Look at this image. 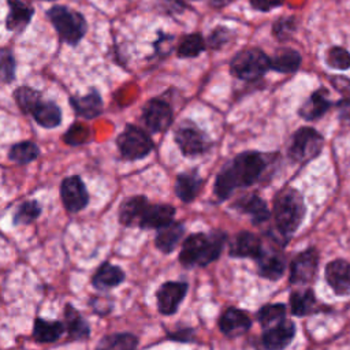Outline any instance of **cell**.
Masks as SVG:
<instances>
[{
    "label": "cell",
    "instance_id": "49",
    "mask_svg": "<svg viewBox=\"0 0 350 350\" xmlns=\"http://www.w3.org/2000/svg\"><path fill=\"white\" fill-rule=\"evenodd\" d=\"M231 0H211V4L213 7H223L226 4H228Z\"/></svg>",
    "mask_w": 350,
    "mask_h": 350
},
{
    "label": "cell",
    "instance_id": "24",
    "mask_svg": "<svg viewBox=\"0 0 350 350\" xmlns=\"http://www.w3.org/2000/svg\"><path fill=\"white\" fill-rule=\"evenodd\" d=\"M331 107V101L328 100L327 89L321 88L313 92L308 100L299 107L298 113L305 120H316L321 118Z\"/></svg>",
    "mask_w": 350,
    "mask_h": 350
},
{
    "label": "cell",
    "instance_id": "43",
    "mask_svg": "<svg viewBox=\"0 0 350 350\" xmlns=\"http://www.w3.org/2000/svg\"><path fill=\"white\" fill-rule=\"evenodd\" d=\"M89 306L97 316H107L113 309V301L111 297L94 295L89 301Z\"/></svg>",
    "mask_w": 350,
    "mask_h": 350
},
{
    "label": "cell",
    "instance_id": "8",
    "mask_svg": "<svg viewBox=\"0 0 350 350\" xmlns=\"http://www.w3.org/2000/svg\"><path fill=\"white\" fill-rule=\"evenodd\" d=\"M323 144L324 139L319 131L312 127H301L291 138L288 154L294 161L304 164L319 156Z\"/></svg>",
    "mask_w": 350,
    "mask_h": 350
},
{
    "label": "cell",
    "instance_id": "5",
    "mask_svg": "<svg viewBox=\"0 0 350 350\" xmlns=\"http://www.w3.org/2000/svg\"><path fill=\"white\" fill-rule=\"evenodd\" d=\"M271 68V59L258 48L239 51L230 62V71L243 81H256Z\"/></svg>",
    "mask_w": 350,
    "mask_h": 350
},
{
    "label": "cell",
    "instance_id": "44",
    "mask_svg": "<svg viewBox=\"0 0 350 350\" xmlns=\"http://www.w3.org/2000/svg\"><path fill=\"white\" fill-rule=\"evenodd\" d=\"M250 5L257 10V11H262V12H268L272 8L280 7L284 4V0H249Z\"/></svg>",
    "mask_w": 350,
    "mask_h": 350
},
{
    "label": "cell",
    "instance_id": "16",
    "mask_svg": "<svg viewBox=\"0 0 350 350\" xmlns=\"http://www.w3.org/2000/svg\"><path fill=\"white\" fill-rule=\"evenodd\" d=\"M295 336V325L293 321L282 323L267 328L262 335V346L265 350H284Z\"/></svg>",
    "mask_w": 350,
    "mask_h": 350
},
{
    "label": "cell",
    "instance_id": "33",
    "mask_svg": "<svg viewBox=\"0 0 350 350\" xmlns=\"http://www.w3.org/2000/svg\"><path fill=\"white\" fill-rule=\"evenodd\" d=\"M290 306H291V313L294 316H306L314 310L316 306V298L312 290L304 288V290H297L290 295Z\"/></svg>",
    "mask_w": 350,
    "mask_h": 350
},
{
    "label": "cell",
    "instance_id": "42",
    "mask_svg": "<svg viewBox=\"0 0 350 350\" xmlns=\"http://www.w3.org/2000/svg\"><path fill=\"white\" fill-rule=\"evenodd\" d=\"M231 37H232V31L228 27L217 26L211 31L208 37V46L212 49H220L230 42Z\"/></svg>",
    "mask_w": 350,
    "mask_h": 350
},
{
    "label": "cell",
    "instance_id": "13",
    "mask_svg": "<svg viewBox=\"0 0 350 350\" xmlns=\"http://www.w3.org/2000/svg\"><path fill=\"white\" fill-rule=\"evenodd\" d=\"M175 217V206L170 204H148L138 219V227L142 230H159Z\"/></svg>",
    "mask_w": 350,
    "mask_h": 350
},
{
    "label": "cell",
    "instance_id": "48",
    "mask_svg": "<svg viewBox=\"0 0 350 350\" xmlns=\"http://www.w3.org/2000/svg\"><path fill=\"white\" fill-rule=\"evenodd\" d=\"M340 118L350 120V97H346L338 103Z\"/></svg>",
    "mask_w": 350,
    "mask_h": 350
},
{
    "label": "cell",
    "instance_id": "38",
    "mask_svg": "<svg viewBox=\"0 0 350 350\" xmlns=\"http://www.w3.org/2000/svg\"><path fill=\"white\" fill-rule=\"evenodd\" d=\"M90 139V129L83 123H74L63 135V141L70 146H79Z\"/></svg>",
    "mask_w": 350,
    "mask_h": 350
},
{
    "label": "cell",
    "instance_id": "2",
    "mask_svg": "<svg viewBox=\"0 0 350 350\" xmlns=\"http://www.w3.org/2000/svg\"><path fill=\"white\" fill-rule=\"evenodd\" d=\"M224 243L226 234L221 231L190 234L182 242L178 260L185 268L206 267L219 258Z\"/></svg>",
    "mask_w": 350,
    "mask_h": 350
},
{
    "label": "cell",
    "instance_id": "28",
    "mask_svg": "<svg viewBox=\"0 0 350 350\" xmlns=\"http://www.w3.org/2000/svg\"><path fill=\"white\" fill-rule=\"evenodd\" d=\"M139 339L131 332H112L100 338L94 350H137Z\"/></svg>",
    "mask_w": 350,
    "mask_h": 350
},
{
    "label": "cell",
    "instance_id": "15",
    "mask_svg": "<svg viewBox=\"0 0 350 350\" xmlns=\"http://www.w3.org/2000/svg\"><path fill=\"white\" fill-rule=\"evenodd\" d=\"M325 280L338 295L350 294V262L342 258L334 260L325 267Z\"/></svg>",
    "mask_w": 350,
    "mask_h": 350
},
{
    "label": "cell",
    "instance_id": "50",
    "mask_svg": "<svg viewBox=\"0 0 350 350\" xmlns=\"http://www.w3.org/2000/svg\"><path fill=\"white\" fill-rule=\"evenodd\" d=\"M44 1H55V0H44Z\"/></svg>",
    "mask_w": 350,
    "mask_h": 350
},
{
    "label": "cell",
    "instance_id": "10",
    "mask_svg": "<svg viewBox=\"0 0 350 350\" xmlns=\"http://www.w3.org/2000/svg\"><path fill=\"white\" fill-rule=\"evenodd\" d=\"M60 198L68 213H78L88 206L89 193L79 175H70L62 180Z\"/></svg>",
    "mask_w": 350,
    "mask_h": 350
},
{
    "label": "cell",
    "instance_id": "26",
    "mask_svg": "<svg viewBox=\"0 0 350 350\" xmlns=\"http://www.w3.org/2000/svg\"><path fill=\"white\" fill-rule=\"evenodd\" d=\"M66 325L59 320L36 317L33 324V338L38 343H55L64 334Z\"/></svg>",
    "mask_w": 350,
    "mask_h": 350
},
{
    "label": "cell",
    "instance_id": "37",
    "mask_svg": "<svg viewBox=\"0 0 350 350\" xmlns=\"http://www.w3.org/2000/svg\"><path fill=\"white\" fill-rule=\"evenodd\" d=\"M14 98L23 113H31L36 105L41 101V93L31 86H19L14 92Z\"/></svg>",
    "mask_w": 350,
    "mask_h": 350
},
{
    "label": "cell",
    "instance_id": "11",
    "mask_svg": "<svg viewBox=\"0 0 350 350\" xmlns=\"http://www.w3.org/2000/svg\"><path fill=\"white\" fill-rule=\"evenodd\" d=\"M189 290L186 282H164L156 290V305L159 313L163 316H171L178 312L179 305L185 299Z\"/></svg>",
    "mask_w": 350,
    "mask_h": 350
},
{
    "label": "cell",
    "instance_id": "35",
    "mask_svg": "<svg viewBox=\"0 0 350 350\" xmlns=\"http://www.w3.org/2000/svg\"><path fill=\"white\" fill-rule=\"evenodd\" d=\"M41 215V204L38 200H26L18 205L14 216V226H25L33 223Z\"/></svg>",
    "mask_w": 350,
    "mask_h": 350
},
{
    "label": "cell",
    "instance_id": "32",
    "mask_svg": "<svg viewBox=\"0 0 350 350\" xmlns=\"http://www.w3.org/2000/svg\"><path fill=\"white\" fill-rule=\"evenodd\" d=\"M38 156H40V148L33 141L16 142L8 150V159L21 165L33 163Z\"/></svg>",
    "mask_w": 350,
    "mask_h": 350
},
{
    "label": "cell",
    "instance_id": "25",
    "mask_svg": "<svg viewBox=\"0 0 350 350\" xmlns=\"http://www.w3.org/2000/svg\"><path fill=\"white\" fill-rule=\"evenodd\" d=\"M149 204V200L145 196L137 194V196H130L124 198L118 211V219L122 226L131 227L138 223V219L141 213L144 212L145 206Z\"/></svg>",
    "mask_w": 350,
    "mask_h": 350
},
{
    "label": "cell",
    "instance_id": "27",
    "mask_svg": "<svg viewBox=\"0 0 350 350\" xmlns=\"http://www.w3.org/2000/svg\"><path fill=\"white\" fill-rule=\"evenodd\" d=\"M34 122L44 129H55L62 123V109L53 101H40L30 113Z\"/></svg>",
    "mask_w": 350,
    "mask_h": 350
},
{
    "label": "cell",
    "instance_id": "7",
    "mask_svg": "<svg viewBox=\"0 0 350 350\" xmlns=\"http://www.w3.org/2000/svg\"><path fill=\"white\" fill-rule=\"evenodd\" d=\"M174 141L180 153L186 157L204 154L212 146V141L205 134V131H202L196 123L190 120H185L176 127L174 133Z\"/></svg>",
    "mask_w": 350,
    "mask_h": 350
},
{
    "label": "cell",
    "instance_id": "36",
    "mask_svg": "<svg viewBox=\"0 0 350 350\" xmlns=\"http://www.w3.org/2000/svg\"><path fill=\"white\" fill-rule=\"evenodd\" d=\"M286 306L283 304H268L257 312L258 323L267 329L284 320Z\"/></svg>",
    "mask_w": 350,
    "mask_h": 350
},
{
    "label": "cell",
    "instance_id": "12",
    "mask_svg": "<svg viewBox=\"0 0 350 350\" xmlns=\"http://www.w3.org/2000/svg\"><path fill=\"white\" fill-rule=\"evenodd\" d=\"M319 267V253L314 247H309L299 254L291 262L290 282L293 284H308L316 278Z\"/></svg>",
    "mask_w": 350,
    "mask_h": 350
},
{
    "label": "cell",
    "instance_id": "40",
    "mask_svg": "<svg viewBox=\"0 0 350 350\" xmlns=\"http://www.w3.org/2000/svg\"><path fill=\"white\" fill-rule=\"evenodd\" d=\"M297 29V21L294 16H283V18H279L273 26H272V34L280 40V41H284V40H288L293 33Z\"/></svg>",
    "mask_w": 350,
    "mask_h": 350
},
{
    "label": "cell",
    "instance_id": "19",
    "mask_svg": "<svg viewBox=\"0 0 350 350\" xmlns=\"http://www.w3.org/2000/svg\"><path fill=\"white\" fill-rule=\"evenodd\" d=\"M68 101L74 112L83 119H94L103 113V98L94 89L83 96H71Z\"/></svg>",
    "mask_w": 350,
    "mask_h": 350
},
{
    "label": "cell",
    "instance_id": "29",
    "mask_svg": "<svg viewBox=\"0 0 350 350\" xmlns=\"http://www.w3.org/2000/svg\"><path fill=\"white\" fill-rule=\"evenodd\" d=\"M234 208L243 213L250 215L254 224L262 223L269 217V211L265 201L260 198L257 194H249L237 200Z\"/></svg>",
    "mask_w": 350,
    "mask_h": 350
},
{
    "label": "cell",
    "instance_id": "39",
    "mask_svg": "<svg viewBox=\"0 0 350 350\" xmlns=\"http://www.w3.org/2000/svg\"><path fill=\"white\" fill-rule=\"evenodd\" d=\"M325 63L334 70L350 68V52L342 46H331L325 55Z\"/></svg>",
    "mask_w": 350,
    "mask_h": 350
},
{
    "label": "cell",
    "instance_id": "17",
    "mask_svg": "<svg viewBox=\"0 0 350 350\" xmlns=\"http://www.w3.org/2000/svg\"><path fill=\"white\" fill-rule=\"evenodd\" d=\"M202 186H204V179L200 176L198 171L194 168L176 175L174 190L176 197L182 202L189 204L197 198Z\"/></svg>",
    "mask_w": 350,
    "mask_h": 350
},
{
    "label": "cell",
    "instance_id": "34",
    "mask_svg": "<svg viewBox=\"0 0 350 350\" xmlns=\"http://www.w3.org/2000/svg\"><path fill=\"white\" fill-rule=\"evenodd\" d=\"M206 42L200 33H190L182 37L178 44L176 55L178 57L187 59V57H197L202 51H205Z\"/></svg>",
    "mask_w": 350,
    "mask_h": 350
},
{
    "label": "cell",
    "instance_id": "22",
    "mask_svg": "<svg viewBox=\"0 0 350 350\" xmlns=\"http://www.w3.org/2000/svg\"><path fill=\"white\" fill-rule=\"evenodd\" d=\"M64 325L71 340H85L90 336V325L72 304L64 306Z\"/></svg>",
    "mask_w": 350,
    "mask_h": 350
},
{
    "label": "cell",
    "instance_id": "20",
    "mask_svg": "<svg viewBox=\"0 0 350 350\" xmlns=\"http://www.w3.org/2000/svg\"><path fill=\"white\" fill-rule=\"evenodd\" d=\"M185 235V226L182 221H171L170 224L157 230L154 237V246L164 254L172 253Z\"/></svg>",
    "mask_w": 350,
    "mask_h": 350
},
{
    "label": "cell",
    "instance_id": "18",
    "mask_svg": "<svg viewBox=\"0 0 350 350\" xmlns=\"http://www.w3.org/2000/svg\"><path fill=\"white\" fill-rule=\"evenodd\" d=\"M124 280H126V273L120 267L111 264L109 261H104L98 265L90 282L96 290L107 291L109 288L118 287Z\"/></svg>",
    "mask_w": 350,
    "mask_h": 350
},
{
    "label": "cell",
    "instance_id": "3",
    "mask_svg": "<svg viewBox=\"0 0 350 350\" xmlns=\"http://www.w3.org/2000/svg\"><path fill=\"white\" fill-rule=\"evenodd\" d=\"M305 212L304 198L298 190L284 187L276 193L273 198V217L283 237H290L299 228Z\"/></svg>",
    "mask_w": 350,
    "mask_h": 350
},
{
    "label": "cell",
    "instance_id": "23",
    "mask_svg": "<svg viewBox=\"0 0 350 350\" xmlns=\"http://www.w3.org/2000/svg\"><path fill=\"white\" fill-rule=\"evenodd\" d=\"M8 15L5 18V27L10 31H22L31 21L34 10L22 0H7Z\"/></svg>",
    "mask_w": 350,
    "mask_h": 350
},
{
    "label": "cell",
    "instance_id": "9",
    "mask_svg": "<svg viewBox=\"0 0 350 350\" xmlns=\"http://www.w3.org/2000/svg\"><path fill=\"white\" fill-rule=\"evenodd\" d=\"M174 120V111L170 103L163 98L153 97L145 103L142 108V122L150 133H164Z\"/></svg>",
    "mask_w": 350,
    "mask_h": 350
},
{
    "label": "cell",
    "instance_id": "47",
    "mask_svg": "<svg viewBox=\"0 0 350 350\" xmlns=\"http://www.w3.org/2000/svg\"><path fill=\"white\" fill-rule=\"evenodd\" d=\"M332 85L336 88V90L342 93H350V79L342 78V77H335L331 79Z\"/></svg>",
    "mask_w": 350,
    "mask_h": 350
},
{
    "label": "cell",
    "instance_id": "30",
    "mask_svg": "<svg viewBox=\"0 0 350 350\" xmlns=\"http://www.w3.org/2000/svg\"><path fill=\"white\" fill-rule=\"evenodd\" d=\"M301 62H302V57L298 53V51L283 46L276 49L273 57L271 59V68L276 72L293 74L299 68Z\"/></svg>",
    "mask_w": 350,
    "mask_h": 350
},
{
    "label": "cell",
    "instance_id": "21",
    "mask_svg": "<svg viewBox=\"0 0 350 350\" xmlns=\"http://www.w3.org/2000/svg\"><path fill=\"white\" fill-rule=\"evenodd\" d=\"M262 253L261 239L249 231L239 232L230 246L231 257H250L258 258Z\"/></svg>",
    "mask_w": 350,
    "mask_h": 350
},
{
    "label": "cell",
    "instance_id": "45",
    "mask_svg": "<svg viewBox=\"0 0 350 350\" xmlns=\"http://www.w3.org/2000/svg\"><path fill=\"white\" fill-rule=\"evenodd\" d=\"M167 336L171 340L187 343V342L194 340V329L193 328H182V329H178V331H174V332H168Z\"/></svg>",
    "mask_w": 350,
    "mask_h": 350
},
{
    "label": "cell",
    "instance_id": "41",
    "mask_svg": "<svg viewBox=\"0 0 350 350\" xmlns=\"http://www.w3.org/2000/svg\"><path fill=\"white\" fill-rule=\"evenodd\" d=\"M16 63L15 57L10 51H4L0 53V81L5 83H11L15 79Z\"/></svg>",
    "mask_w": 350,
    "mask_h": 350
},
{
    "label": "cell",
    "instance_id": "31",
    "mask_svg": "<svg viewBox=\"0 0 350 350\" xmlns=\"http://www.w3.org/2000/svg\"><path fill=\"white\" fill-rule=\"evenodd\" d=\"M257 262H258V273L265 279L278 280L284 272L286 264L283 257L279 254L265 253L262 250L261 256L257 258Z\"/></svg>",
    "mask_w": 350,
    "mask_h": 350
},
{
    "label": "cell",
    "instance_id": "1",
    "mask_svg": "<svg viewBox=\"0 0 350 350\" xmlns=\"http://www.w3.org/2000/svg\"><path fill=\"white\" fill-rule=\"evenodd\" d=\"M265 168L267 160L260 152L246 150L237 154L231 161L223 165L216 175L213 185L215 196L220 201L227 200L235 189L247 187L256 183Z\"/></svg>",
    "mask_w": 350,
    "mask_h": 350
},
{
    "label": "cell",
    "instance_id": "4",
    "mask_svg": "<svg viewBox=\"0 0 350 350\" xmlns=\"http://www.w3.org/2000/svg\"><path fill=\"white\" fill-rule=\"evenodd\" d=\"M46 16L55 27L60 41L75 46L86 34L88 23L85 16L66 5H53L46 11Z\"/></svg>",
    "mask_w": 350,
    "mask_h": 350
},
{
    "label": "cell",
    "instance_id": "46",
    "mask_svg": "<svg viewBox=\"0 0 350 350\" xmlns=\"http://www.w3.org/2000/svg\"><path fill=\"white\" fill-rule=\"evenodd\" d=\"M174 40L172 36H168V34H163L161 31H159V40L154 42V49H156V53H163L164 52V46H172L171 41Z\"/></svg>",
    "mask_w": 350,
    "mask_h": 350
},
{
    "label": "cell",
    "instance_id": "14",
    "mask_svg": "<svg viewBox=\"0 0 350 350\" xmlns=\"http://www.w3.org/2000/svg\"><path fill=\"white\" fill-rule=\"evenodd\" d=\"M252 327L250 317L241 309L228 308L219 319V329L228 338H237L247 332Z\"/></svg>",
    "mask_w": 350,
    "mask_h": 350
},
{
    "label": "cell",
    "instance_id": "6",
    "mask_svg": "<svg viewBox=\"0 0 350 350\" xmlns=\"http://www.w3.org/2000/svg\"><path fill=\"white\" fill-rule=\"evenodd\" d=\"M115 142L122 159L127 161L142 160L150 154L154 148L152 137L135 124H126Z\"/></svg>",
    "mask_w": 350,
    "mask_h": 350
}]
</instances>
